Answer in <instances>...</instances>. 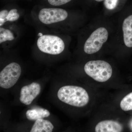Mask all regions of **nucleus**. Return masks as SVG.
<instances>
[{
  "instance_id": "1",
  "label": "nucleus",
  "mask_w": 132,
  "mask_h": 132,
  "mask_svg": "<svg viewBox=\"0 0 132 132\" xmlns=\"http://www.w3.org/2000/svg\"><path fill=\"white\" fill-rule=\"evenodd\" d=\"M57 96L60 100L72 106H85L89 102L87 92L80 87L66 86L59 89Z\"/></svg>"
},
{
  "instance_id": "2",
  "label": "nucleus",
  "mask_w": 132,
  "mask_h": 132,
  "mask_svg": "<svg viewBox=\"0 0 132 132\" xmlns=\"http://www.w3.org/2000/svg\"><path fill=\"white\" fill-rule=\"evenodd\" d=\"M84 70L88 75L100 82L108 80L112 74V69L111 65L103 60L88 62L85 64Z\"/></svg>"
},
{
  "instance_id": "3",
  "label": "nucleus",
  "mask_w": 132,
  "mask_h": 132,
  "mask_svg": "<svg viewBox=\"0 0 132 132\" xmlns=\"http://www.w3.org/2000/svg\"><path fill=\"white\" fill-rule=\"evenodd\" d=\"M37 46L41 52L53 55L61 53L65 47V43L61 38L50 34L40 36L37 40Z\"/></svg>"
},
{
  "instance_id": "4",
  "label": "nucleus",
  "mask_w": 132,
  "mask_h": 132,
  "mask_svg": "<svg viewBox=\"0 0 132 132\" xmlns=\"http://www.w3.org/2000/svg\"><path fill=\"white\" fill-rule=\"evenodd\" d=\"M108 37V33L106 29L100 27L92 33L85 42L84 52L91 54L98 52L106 42Z\"/></svg>"
},
{
  "instance_id": "5",
  "label": "nucleus",
  "mask_w": 132,
  "mask_h": 132,
  "mask_svg": "<svg viewBox=\"0 0 132 132\" xmlns=\"http://www.w3.org/2000/svg\"><path fill=\"white\" fill-rule=\"evenodd\" d=\"M68 13L59 8H43L39 11L38 18L42 24L46 25L56 24L67 18Z\"/></svg>"
},
{
  "instance_id": "6",
  "label": "nucleus",
  "mask_w": 132,
  "mask_h": 132,
  "mask_svg": "<svg viewBox=\"0 0 132 132\" xmlns=\"http://www.w3.org/2000/svg\"><path fill=\"white\" fill-rule=\"evenodd\" d=\"M21 73L20 66L16 62L7 65L0 73V86L8 89L13 86L19 79Z\"/></svg>"
},
{
  "instance_id": "7",
  "label": "nucleus",
  "mask_w": 132,
  "mask_h": 132,
  "mask_svg": "<svg viewBox=\"0 0 132 132\" xmlns=\"http://www.w3.org/2000/svg\"><path fill=\"white\" fill-rule=\"evenodd\" d=\"M41 87L38 83L33 82L22 88L20 101L26 105H29L40 93Z\"/></svg>"
},
{
  "instance_id": "8",
  "label": "nucleus",
  "mask_w": 132,
  "mask_h": 132,
  "mask_svg": "<svg viewBox=\"0 0 132 132\" xmlns=\"http://www.w3.org/2000/svg\"><path fill=\"white\" fill-rule=\"evenodd\" d=\"M123 130V127L119 123L111 120L100 121L95 128L96 132H120Z\"/></svg>"
},
{
  "instance_id": "9",
  "label": "nucleus",
  "mask_w": 132,
  "mask_h": 132,
  "mask_svg": "<svg viewBox=\"0 0 132 132\" xmlns=\"http://www.w3.org/2000/svg\"><path fill=\"white\" fill-rule=\"evenodd\" d=\"M20 17L18 10L15 8L3 9L0 12V27L7 22H13L18 20Z\"/></svg>"
},
{
  "instance_id": "10",
  "label": "nucleus",
  "mask_w": 132,
  "mask_h": 132,
  "mask_svg": "<svg viewBox=\"0 0 132 132\" xmlns=\"http://www.w3.org/2000/svg\"><path fill=\"white\" fill-rule=\"evenodd\" d=\"M122 29L125 45L127 47H132V15L124 20Z\"/></svg>"
},
{
  "instance_id": "11",
  "label": "nucleus",
  "mask_w": 132,
  "mask_h": 132,
  "mask_svg": "<svg viewBox=\"0 0 132 132\" xmlns=\"http://www.w3.org/2000/svg\"><path fill=\"white\" fill-rule=\"evenodd\" d=\"M54 126L49 121L39 119L36 120L33 125L31 132H52Z\"/></svg>"
},
{
  "instance_id": "12",
  "label": "nucleus",
  "mask_w": 132,
  "mask_h": 132,
  "mask_svg": "<svg viewBox=\"0 0 132 132\" xmlns=\"http://www.w3.org/2000/svg\"><path fill=\"white\" fill-rule=\"evenodd\" d=\"M50 115V113L47 109L38 108L29 110L26 112V116L30 120H36L39 119L47 118Z\"/></svg>"
},
{
  "instance_id": "13",
  "label": "nucleus",
  "mask_w": 132,
  "mask_h": 132,
  "mask_svg": "<svg viewBox=\"0 0 132 132\" xmlns=\"http://www.w3.org/2000/svg\"><path fill=\"white\" fill-rule=\"evenodd\" d=\"M15 39L13 32L10 29H8L2 27L0 28V44L1 45L3 43L12 42Z\"/></svg>"
},
{
  "instance_id": "14",
  "label": "nucleus",
  "mask_w": 132,
  "mask_h": 132,
  "mask_svg": "<svg viewBox=\"0 0 132 132\" xmlns=\"http://www.w3.org/2000/svg\"><path fill=\"white\" fill-rule=\"evenodd\" d=\"M120 106L123 111L132 110V92L127 95L121 100Z\"/></svg>"
},
{
  "instance_id": "15",
  "label": "nucleus",
  "mask_w": 132,
  "mask_h": 132,
  "mask_svg": "<svg viewBox=\"0 0 132 132\" xmlns=\"http://www.w3.org/2000/svg\"><path fill=\"white\" fill-rule=\"evenodd\" d=\"M121 0H104V5L106 9L113 10L115 9L119 4Z\"/></svg>"
},
{
  "instance_id": "16",
  "label": "nucleus",
  "mask_w": 132,
  "mask_h": 132,
  "mask_svg": "<svg viewBox=\"0 0 132 132\" xmlns=\"http://www.w3.org/2000/svg\"><path fill=\"white\" fill-rule=\"evenodd\" d=\"M52 6L59 7L67 4L72 0H44Z\"/></svg>"
},
{
  "instance_id": "17",
  "label": "nucleus",
  "mask_w": 132,
  "mask_h": 132,
  "mask_svg": "<svg viewBox=\"0 0 132 132\" xmlns=\"http://www.w3.org/2000/svg\"><path fill=\"white\" fill-rule=\"evenodd\" d=\"M93 1H95V2H101L104 1V0H93Z\"/></svg>"
}]
</instances>
